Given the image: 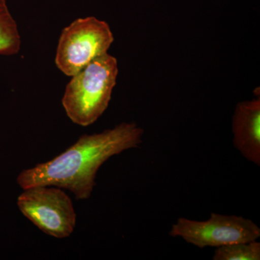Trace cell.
Instances as JSON below:
<instances>
[{"label":"cell","mask_w":260,"mask_h":260,"mask_svg":"<svg viewBox=\"0 0 260 260\" xmlns=\"http://www.w3.org/2000/svg\"><path fill=\"white\" fill-rule=\"evenodd\" d=\"M213 260H259L260 243H236L219 246L215 249Z\"/></svg>","instance_id":"cell-8"},{"label":"cell","mask_w":260,"mask_h":260,"mask_svg":"<svg viewBox=\"0 0 260 260\" xmlns=\"http://www.w3.org/2000/svg\"><path fill=\"white\" fill-rule=\"evenodd\" d=\"M144 130L135 122H123L97 134L84 135L59 155L19 174L22 189L54 186L71 191L78 200H88L95 186L98 171L114 155L143 143Z\"/></svg>","instance_id":"cell-1"},{"label":"cell","mask_w":260,"mask_h":260,"mask_svg":"<svg viewBox=\"0 0 260 260\" xmlns=\"http://www.w3.org/2000/svg\"><path fill=\"white\" fill-rule=\"evenodd\" d=\"M169 235L180 237L203 249L257 240L260 229L250 219L213 213L205 221L179 218L172 225Z\"/></svg>","instance_id":"cell-5"},{"label":"cell","mask_w":260,"mask_h":260,"mask_svg":"<svg viewBox=\"0 0 260 260\" xmlns=\"http://www.w3.org/2000/svg\"><path fill=\"white\" fill-rule=\"evenodd\" d=\"M119 69L117 59L106 53L71 76L61 104L67 116L78 125H91L107 110Z\"/></svg>","instance_id":"cell-2"},{"label":"cell","mask_w":260,"mask_h":260,"mask_svg":"<svg viewBox=\"0 0 260 260\" xmlns=\"http://www.w3.org/2000/svg\"><path fill=\"white\" fill-rule=\"evenodd\" d=\"M114 41L107 22L95 17L77 19L61 32L56 67L63 74L73 76L95 58L108 53Z\"/></svg>","instance_id":"cell-3"},{"label":"cell","mask_w":260,"mask_h":260,"mask_svg":"<svg viewBox=\"0 0 260 260\" xmlns=\"http://www.w3.org/2000/svg\"><path fill=\"white\" fill-rule=\"evenodd\" d=\"M21 47L18 24L10 13L6 0H0V55L13 56Z\"/></svg>","instance_id":"cell-7"},{"label":"cell","mask_w":260,"mask_h":260,"mask_svg":"<svg viewBox=\"0 0 260 260\" xmlns=\"http://www.w3.org/2000/svg\"><path fill=\"white\" fill-rule=\"evenodd\" d=\"M17 203L24 216L47 235L64 239L74 232L76 213L72 200L61 188L31 186L24 189Z\"/></svg>","instance_id":"cell-4"},{"label":"cell","mask_w":260,"mask_h":260,"mask_svg":"<svg viewBox=\"0 0 260 260\" xmlns=\"http://www.w3.org/2000/svg\"><path fill=\"white\" fill-rule=\"evenodd\" d=\"M233 143L244 158L260 166L259 98L239 102L232 119Z\"/></svg>","instance_id":"cell-6"}]
</instances>
